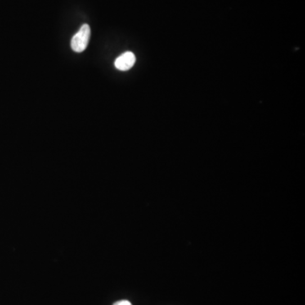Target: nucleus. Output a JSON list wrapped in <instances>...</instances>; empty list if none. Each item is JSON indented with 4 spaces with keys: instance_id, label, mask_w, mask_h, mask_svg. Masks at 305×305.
<instances>
[{
    "instance_id": "1",
    "label": "nucleus",
    "mask_w": 305,
    "mask_h": 305,
    "mask_svg": "<svg viewBox=\"0 0 305 305\" xmlns=\"http://www.w3.org/2000/svg\"><path fill=\"white\" fill-rule=\"evenodd\" d=\"M91 29L87 24L82 25L72 40V49L76 53H82L87 49L89 42Z\"/></svg>"
},
{
    "instance_id": "3",
    "label": "nucleus",
    "mask_w": 305,
    "mask_h": 305,
    "mask_svg": "<svg viewBox=\"0 0 305 305\" xmlns=\"http://www.w3.org/2000/svg\"><path fill=\"white\" fill-rule=\"evenodd\" d=\"M113 305H132L131 302L128 300H121L118 301L116 303H114Z\"/></svg>"
},
{
    "instance_id": "2",
    "label": "nucleus",
    "mask_w": 305,
    "mask_h": 305,
    "mask_svg": "<svg viewBox=\"0 0 305 305\" xmlns=\"http://www.w3.org/2000/svg\"><path fill=\"white\" fill-rule=\"evenodd\" d=\"M136 57L132 52H126L117 58L114 61V65L120 71H128L134 65Z\"/></svg>"
}]
</instances>
